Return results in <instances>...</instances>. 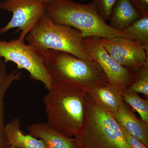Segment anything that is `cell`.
<instances>
[{
	"label": "cell",
	"instance_id": "1",
	"mask_svg": "<svg viewBox=\"0 0 148 148\" xmlns=\"http://www.w3.org/2000/svg\"><path fill=\"white\" fill-rule=\"evenodd\" d=\"M43 98L46 123L62 135L75 137L84 118L86 88L69 83H53Z\"/></svg>",
	"mask_w": 148,
	"mask_h": 148
},
{
	"label": "cell",
	"instance_id": "2",
	"mask_svg": "<svg viewBox=\"0 0 148 148\" xmlns=\"http://www.w3.org/2000/svg\"><path fill=\"white\" fill-rule=\"evenodd\" d=\"M45 14L55 24L79 30L84 38L121 37L132 40L123 32L107 24L97 13L92 2L82 4L73 0H52L47 3Z\"/></svg>",
	"mask_w": 148,
	"mask_h": 148
},
{
	"label": "cell",
	"instance_id": "3",
	"mask_svg": "<svg viewBox=\"0 0 148 148\" xmlns=\"http://www.w3.org/2000/svg\"><path fill=\"white\" fill-rule=\"evenodd\" d=\"M77 148H130L121 127L86 93L82 126L73 138Z\"/></svg>",
	"mask_w": 148,
	"mask_h": 148
},
{
	"label": "cell",
	"instance_id": "4",
	"mask_svg": "<svg viewBox=\"0 0 148 148\" xmlns=\"http://www.w3.org/2000/svg\"><path fill=\"white\" fill-rule=\"evenodd\" d=\"M42 50L53 83L72 84L86 88L109 83L101 67L93 60L64 51Z\"/></svg>",
	"mask_w": 148,
	"mask_h": 148
},
{
	"label": "cell",
	"instance_id": "5",
	"mask_svg": "<svg viewBox=\"0 0 148 148\" xmlns=\"http://www.w3.org/2000/svg\"><path fill=\"white\" fill-rule=\"evenodd\" d=\"M27 44L40 50L64 51L83 59L92 60L79 30L67 25L56 24L45 14L25 37Z\"/></svg>",
	"mask_w": 148,
	"mask_h": 148
},
{
	"label": "cell",
	"instance_id": "6",
	"mask_svg": "<svg viewBox=\"0 0 148 148\" xmlns=\"http://www.w3.org/2000/svg\"><path fill=\"white\" fill-rule=\"evenodd\" d=\"M0 58L5 63L13 62L18 70L29 72L31 79L40 81L49 90L53 84L47 67L42 50L18 39L10 41L0 40Z\"/></svg>",
	"mask_w": 148,
	"mask_h": 148
},
{
	"label": "cell",
	"instance_id": "7",
	"mask_svg": "<svg viewBox=\"0 0 148 148\" xmlns=\"http://www.w3.org/2000/svg\"><path fill=\"white\" fill-rule=\"evenodd\" d=\"M47 3L42 0H4L0 2V8L12 12V17L5 27L0 29V35L10 29L18 28L21 31L18 39L24 40L25 37L34 28L45 14Z\"/></svg>",
	"mask_w": 148,
	"mask_h": 148
},
{
	"label": "cell",
	"instance_id": "8",
	"mask_svg": "<svg viewBox=\"0 0 148 148\" xmlns=\"http://www.w3.org/2000/svg\"><path fill=\"white\" fill-rule=\"evenodd\" d=\"M84 43L88 55L101 67L110 84L116 86L123 90L131 85L134 79V71L120 65L108 53L100 38L86 37Z\"/></svg>",
	"mask_w": 148,
	"mask_h": 148
},
{
	"label": "cell",
	"instance_id": "9",
	"mask_svg": "<svg viewBox=\"0 0 148 148\" xmlns=\"http://www.w3.org/2000/svg\"><path fill=\"white\" fill-rule=\"evenodd\" d=\"M100 38L108 53L123 68L135 71L148 61V49L134 40L121 37Z\"/></svg>",
	"mask_w": 148,
	"mask_h": 148
},
{
	"label": "cell",
	"instance_id": "10",
	"mask_svg": "<svg viewBox=\"0 0 148 148\" xmlns=\"http://www.w3.org/2000/svg\"><path fill=\"white\" fill-rule=\"evenodd\" d=\"M112 115L120 126L148 148V123L138 119L124 101Z\"/></svg>",
	"mask_w": 148,
	"mask_h": 148
},
{
	"label": "cell",
	"instance_id": "11",
	"mask_svg": "<svg viewBox=\"0 0 148 148\" xmlns=\"http://www.w3.org/2000/svg\"><path fill=\"white\" fill-rule=\"evenodd\" d=\"M86 91L98 107L112 114L116 112L123 102V90L110 83L86 88Z\"/></svg>",
	"mask_w": 148,
	"mask_h": 148
},
{
	"label": "cell",
	"instance_id": "12",
	"mask_svg": "<svg viewBox=\"0 0 148 148\" xmlns=\"http://www.w3.org/2000/svg\"><path fill=\"white\" fill-rule=\"evenodd\" d=\"M28 130L29 135L42 140L47 148H77L73 139L62 135L47 123H33Z\"/></svg>",
	"mask_w": 148,
	"mask_h": 148
},
{
	"label": "cell",
	"instance_id": "13",
	"mask_svg": "<svg viewBox=\"0 0 148 148\" xmlns=\"http://www.w3.org/2000/svg\"><path fill=\"white\" fill-rule=\"evenodd\" d=\"M21 75L17 70L8 71L6 63L2 58H0V148L9 147L4 123L5 98L12 85L20 79Z\"/></svg>",
	"mask_w": 148,
	"mask_h": 148
},
{
	"label": "cell",
	"instance_id": "14",
	"mask_svg": "<svg viewBox=\"0 0 148 148\" xmlns=\"http://www.w3.org/2000/svg\"><path fill=\"white\" fill-rule=\"evenodd\" d=\"M141 17L130 0H117L112 10L109 25L113 29L123 32Z\"/></svg>",
	"mask_w": 148,
	"mask_h": 148
},
{
	"label": "cell",
	"instance_id": "15",
	"mask_svg": "<svg viewBox=\"0 0 148 148\" xmlns=\"http://www.w3.org/2000/svg\"><path fill=\"white\" fill-rule=\"evenodd\" d=\"M5 132L9 146L18 148H47L41 140L22 133L21 122L18 118L13 119L5 125Z\"/></svg>",
	"mask_w": 148,
	"mask_h": 148
},
{
	"label": "cell",
	"instance_id": "16",
	"mask_svg": "<svg viewBox=\"0 0 148 148\" xmlns=\"http://www.w3.org/2000/svg\"><path fill=\"white\" fill-rule=\"evenodd\" d=\"M123 32L148 49V16H142Z\"/></svg>",
	"mask_w": 148,
	"mask_h": 148
},
{
	"label": "cell",
	"instance_id": "17",
	"mask_svg": "<svg viewBox=\"0 0 148 148\" xmlns=\"http://www.w3.org/2000/svg\"><path fill=\"white\" fill-rule=\"evenodd\" d=\"M123 101L139 113L141 119L148 123V99H144L130 88L123 90Z\"/></svg>",
	"mask_w": 148,
	"mask_h": 148
},
{
	"label": "cell",
	"instance_id": "18",
	"mask_svg": "<svg viewBox=\"0 0 148 148\" xmlns=\"http://www.w3.org/2000/svg\"><path fill=\"white\" fill-rule=\"evenodd\" d=\"M130 88L137 93H142L148 98V61L134 71L133 82Z\"/></svg>",
	"mask_w": 148,
	"mask_h": 148
},
{
	"label": "cell",
	"instance_id": "19",
	"mask_svg": "<svg viewBox=\"0 0 148 148\" xmlns=\"http://www.w3.org/2000/svg\"><path fill=\"white\" fill-rule=\"evenodd\" d=\"M117 0H93L92 3L99 16L104 21L109 20L113 8Z\"/></svg>",
	"mask_w": 148,
	"mask_h": 148
},
{
	"label": "cell",
	"instance_id": "20",
	"mask_svg": "<svg viewBox=\"0 0 148 148\" xmlns=\"http://www.w3.org/2000/svg\"><path fill=\"white\" fill-rule=\"evenodd\" d=\"M120 126L130 148H148L139 140L130 135L123 127Z\"/></svg>",
	"mask_w": 148,
	"mask_h": 148
},
{
	"label": "cell",
	"instance_id": "21",
	"mask_svg": "<svg viewBox=\"0 0 148 148\" xmlns=\"http://www.w3.org/2000/svg\"><path fill=\"white\" fill-rule=\"evenodd\" d=\"M142 16H148V0H130Z\"/></svg>",
	"mask_w": 148,
	"mask_h": 148
},
{
	"label": "cell",
	"instance_id": "22",
	"mask_svg": "<svg viewBox=\"0 0 148 148\" xmlns=\"http://www.w3.org/2000/svg\"><path fill=\"white\" fill-rule=\"evenodd\" d=\"M42 1H45V2L47 3L49 2L52 1V0H42Z\"/></svg>",
	"mask_w": 148,
	"mask_h": 148
},
{
	"label": "cell",
	"instance_id": "23",
	"mask_svg": "<svg viewBox=\"0 0 148 148\" xmlns=\"http://www.w3.org/2000/svg\"><path fill=\"white\" fill-rule=\"evenodd\" d=\"M8 148H18L15 147H14L13 146H10Z\"/></svg>",
	"mask_w": 148,
	"mask_h": 148
},
{
	"label": "cell",
	"instance_id": "24",
	"mask_svg": "<svg viewBox=\"0 0 148 148\" xmlns=\"http://www.w3.org/2000/svg\"><path fill=\"white\" fill-rule=\"evenodd\" d=\"M82 1H85V0H82Z\"/></svg>",
	"mask_w": 148,
	"mask_h": 148
},
{
	"label": "cell",
	"instance_id": "25",
	"mask_svg": "<svg viewBox=\"0 0 148 148\" xmlns=\"http://www.w3.org/2000/svg\"></svg>",
	"mask_w": 148,
	"mask_h": 148
}]
</instances>
